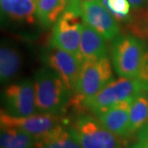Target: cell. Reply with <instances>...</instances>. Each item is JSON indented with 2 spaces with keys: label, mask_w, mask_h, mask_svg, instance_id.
Instances as JSON below:
<instances>
[{
  "label": "cell",
  "mask_w": 148,
  "mask_h": 148,
  "mask_svg": "<svg viewBox=\"0 0 148 148\" xmlns=\"http://www.w3.org/2000/svg\"><path fill=\"white\" fill-rule=\"evenodd\" d=\"M37 113L59 115L69 104L73 93L61 77L49 67L37 70L34 76Z\"/></svg>",
  "instance_id": "cell-1"
},
{
  "label": "cell",
  "mask_w": 148,
  "mask_h": 148,
  "mask_svg": "<svg viewBox=\"0 0 148 148\" xmlns=\"http://www.w3.org/2000/svg\"><path fill=\"white\" fill-rule=\"evenodd\" d=\"M81 6L82 0H69L64 12L53 27L49 39V45L64 49L78 58L85 22L82 16Z\"/></svg>",
  "instance_id": "cell-2"
},
{
  "label": "cell",
  "mask_w": 148,
  "mask_h": 148,
  "mask_svg": "<svg viewBox=\"0 0 148 148\" xmlns=\"http://www.w3.org/2000/svg\"><path fill=\"white\" fill-rule=\"evenodd\" d=\"M147 45L142 38L128 34L119 35L112 40V64L119 77L137 78Z\"/></svg>",
  "instance_id": "cell-3"
},
{
  "label": "cell",
  "mask_w": 148,
  "mask_h": 148,
  "mask_svg": "<svg viewBox=\"0 0 148 148\" xmlns=\"http://www.w3.org/2000/svg\"><path fill=\"white\" fill-rule=\"evenodd\" d=\"M137 78L122 77L112 81L95 95L82 100V106L95 116L122 101L132 100L143 91Z\"/></svg>",
  "instance_id": "cell-4"
},
{
  "label": "cell",
  "mask_w": 148,
  "mask_h": 148,
  "mask_svg": "<svg viewBox=\"0 0 148 148\" xmlns=\"http://www.w3.org/2000/svg\"><path fill=\"white\" fill-rule=\"evenodd\" d=\"M69 130L82 148H123L119 137L88 114L78 115Z\"/></svg>",
  "instance_id": "cell-5"
},
{
  "label": "cell",
  "mask_w": 148,
  "mask_h": 148,
  "mask_svg": "<svg viewBox=\"0 0 148 148\" xmlns=\"http://www.w3.org/2000/svg\"><path fill=\"white\" fill-rule=\"evenodd\" d=\"M114 80L108 57L85 60L81 64L75 94L83 100L95 95Z\"/></svg>",
  "instance_id": "cell-6"
},
{
  "label": "cell",
  "mask_w": 148,
  "mask_h": 148,
  "mask_svg": "<svg viewBox=\"0 0 148 148\" xmlns=\"http://www.w3.org/2000/svg\"><path fill=\"white\" fill-rule=\"evenodd\" d=\"M3 111L12 116L26 117L36 114V95L32 80L25 79L4 88L2 94Z\"/></svg>",
  "instance_id": "cell-7"
},
{
  "label": "cell",
  "mask_w": 148,
  "mask_h": 148,
  "mask_svg": "<svg viewBox=\"0 0 148 148\" xmlns=\"http://www.w3.org/2000/svg\"><path fill=\"white\" fill-rule=\"evenodd\" d=\"M42 58L47 67L58 74L68 89L73 94L81 68L79 58L64 49L51 45L45 49Z\"/></svg>",
  "instance_id": "cell-8"
},
{
  "label": "cell",
  "mask_w": 148,
  "mask_h": 148,
  "mask_svg": "<svg viewBox=\"0 0 148 148\" xmlns=\"http://www.w3.org/2000/svg\"><path fill=\"white\" fill-rule=\"evenodd\" d=\"M63 119L57 114H36L30 116L15 117L1 110V127H13L21 130L36 138H40L54 127L62 124Z\"/></svg>",
  "instance_id": "cell-9"
},
{
  "label": "cell",
  "mask_w": 148,
  "mask_h": 148,
  "mask_svg": "<svg viewBox=\"0 0 148 148\" xmlns=\"http://www.w3.org/2000/svg\"><path fill=\"white\" fill-rule=\"evenodd\" d=\"M82 16L86 23L93 27L107 40H114L120 35L119 22L100 0H82Z\"/></svg>",
  "instance_id": "cell-10"
},
{
  "label": "cell",
  "mask_w": 148,
  "mask_h": 148,
  "mask_svg": "<svg viewBox=\"0 0 148 148\" xmlns=\"http://www.w3.org/2000/svg\"><path fill=\"white\" fill-rule=\"evenodd\" d=\"M132 100L122 101L96 115V118L104 127L119 138H127L130 136L129 113Z\"/></svg>",
  "instance_id": "cell-11"
},
{
  "label": "cell",
  "mask_w": 148,
  "mask_h": 148,
  "mask_svg": "<svg viewBox=\"0 0 148 148\" xmlns=\"http://www.w3.org/2000/svg\"><path fill=\"white\" fill-rule=\"evenodd\" d=\"M104 39L93 27L84 22L80 41L79 59L81 64L85 60L107 57L108 49Z\"/></svg>",
  "instance_id": "cell-12"
},
{
  "label": "cell",
  "mask_w": 148,
  "mask_h": 148,
  "mask_svg": "<svg viewBox=\"0 0 148 148\" xmlns=\"http://www.w3.org/2000/svg\"><path fill=\"white\" fill-rule=\"evenodd\" d=\"M2 15L16 22L33 24L36 21V0H0Z\"/></svg>",
  "instance_id": "cell-13"
},
{
  "label": "cell",
  "mask_w": 148,
  "mask_h": 148,
  "mask_svg": "<svg viewBox=\"0 0 148 148\" xmlns=\"http://www.w3.org/2000/svg\"><path fill=\"white\" fill-rule=\"evenodd\" d=\"M34 148H82L69 128L59 124L53 130L36 138Z\"/></svg>",
  "instance_id": "cell-14"
},
{
  "label": "cell",
  "mask_w": 148,
  "mask_h": 148,
  "mask_svg": "<svg viewBox=\"0 0 148 148\" xmlns=\"http://www.w3.org/2000/svg\"><path fill=\"white\" fill-rule=\"evenodd\" d=\"M69 0H36V20L45 28L53 27L67 8Z\"/></svg>",
  "instance_id": "cell-15"
},
{
  "label": "cell",
  "mask_w": 148,
  "mask_h": 148,
  "mask_svg": "<svg viewBox=\"0 0 148 148\" xmlns=\"http://www.w3.org/2000/svg\"><path fill=\"white\" fill-rule=\"evenodd\" d=\"M21 58L15 48L2 45L0 49V78L2 83L12 79L21 69Z\"/></svg>",
  "instance_id": "cell-16"
},
{
  "label": "cell",
  "mask_w": 148,
  "mask_h": 148,
  "mask_svg": "<svg viewBox=\"0 0 148 148\" xmlns=\"http://www.w3.org/2000/svg\"><path fill=\"white\" fill-rule=\"evenodd\" d=\"M36 138L13 127H1L0 148H34Z\"/></svg>",
  "instance_id": "cell-17"
},
{
  "label": "cell",
  "mask_w": 148,
  "mask_h": 148,
  "mask_svg": "<svg viewBox=\"0 0 148 148\" xmlns=\"http://www.w3.org/2000/svg\"><path fill=\"white\" fill-rule=\"evenodd\" d=\"M148 122V95L139 93L132 100L129 113L130 135L138 132Z\"/></svg>",
  "instance_id": "cell-18"
},
{
  "label": "cell",
  "mask_w": 148,
  "mask_h": 148,
  "mask_svg": "<svg viewBox=\"0 0 148 148\" xmlns=\"http://www.w3.org/2000/svg\"><path fill=\"white\" fill-rule=\"evenodd\" d=\"M119 23L130 22L131 5L128 0H100Z\"/></svg>",
  "instance_id": "cell-19"
},
{
  "label": "cell",
  "mask_w": 148,
  "mask_h": 148,
  "mask_svg": "<svg viewBox=\"0 0 148 148\" xmlns=\"http://www.w3.org/2000/svg\"><path fill=\"white\" fill-rule=\"evenodd\" d=\"M137 79L142 86L143 90H144V88L148 85V45L145 49L141 69L137 77Z\"/></svg>",
  "instance_id": "cell-20"
},
{
  "label": "cell",
  "mask_w": 148,
  "mask_h": 148,
  "mask_svg": "<svg viewBox=\"0 0 148 148\" xmlns=\"http://www.w3.org/2000/svg\"><path fill=\"white\" fill-rule=\"evenodd\" d=\"M133 10L148 9V0H128Z\"/></svg>",
  "instance_id": "cell-21"
},
{
  "label": "cell",
  "mask_w": 148,
  "mask_h": 148,
  "mask_svg": "<svg viewBox=\"0 0 148 148\" xmlns=\"http://www.w3.org/2000/svg\"><path fill=\"white\" fill-rule=\"evenodd\" d=\"M138 132L139 141H148V122Z\"/></svg>",
  "instance_id": "cell-22"
},
{
  "label": "cell",
  "mask_w": 148,
  "mask_h": 148,
  "mask_svg": "<svg viewBox=\"0 0 148 148\" xmlns=\"http://www.w3.org/2000/svg\"><path fill=\"white\" fill-rule=\"evenodd\" d=\"M128 148H148V141H138Z\"/></svg>",
  "instance_id": "cell-23"
},
{
  "label": "cell",
  "mask_w": 148,
  "mask_h": 148,
  "mask_svg": "<svg viewBox=\"0 0 148 148\" xmlns=\"http://www.w3.org/2000/svg\"><path fill=\"white\" fill-rule=\"evenodd\" d=\"M143 91H145V92H147L148 93V85L144 88V90H143Z\"/></svg>",
  "instance_id": "cell-24"
},
{
  "label": "cell",
  "mask_w": 148,
  "mask_h": 148,
  "mask_svg": "<svg viewBox=\"0 0 148 148\" xmlns=\"http://www.w3.org/2000/svg\"></svg>",
  "instance_id": "cell-25"
}]
</instances>
